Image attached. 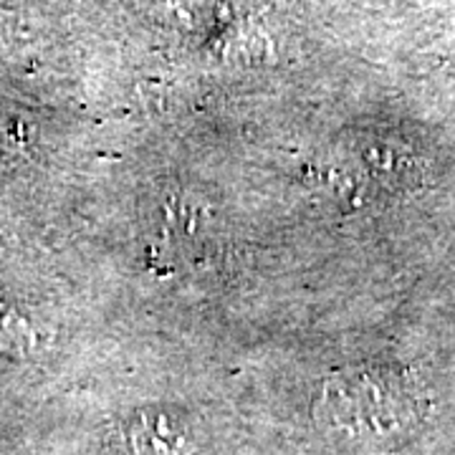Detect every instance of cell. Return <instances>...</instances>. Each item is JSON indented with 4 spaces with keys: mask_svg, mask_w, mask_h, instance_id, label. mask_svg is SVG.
Returning a JSON list of instances; mask_svg holds the SVG:
<instances>
[{
    "mask_svg": "<svg viewBox=\"0 0 455 455\" xmlns=\"http://www.w3.org/2000/svg\"><path fill=\"white\" fill-rule=\"evenodd\" d=\"M316 420L352 438H385L420 415V395L405 372L357 367L329 377L316 400Z\"/></svg>",
    "mask_w": 455,
    "mask_h": 455,
    "instance_id": "6da1fadb",
    "label": "cell"
},
{
    "mask_svg": "<svg viewBox=\"0 0 455 455\" xmlns=\"http://www.w3.org/2000/svg\"><path fill=\"white\" fill-rule=\"evenodd\" d=\"M119 455H190V443L175 420L164 415H140L124 427Z\"/></svg>",
    "mask_w": 455,
    "mask_h": 455,
    "instance_id": "7a4b0ae2",
    "label": "cell"
}]
</instances>
